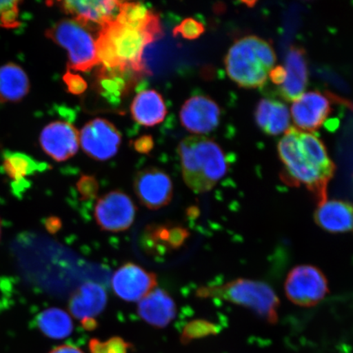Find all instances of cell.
Wrapping results in <instances>:
<instances>
[{
  "label": "cell",
  "mask_w": 353,
  "mask_h": 353,
  "mask_svg": "<svg viewBox=\"0 0 353 353\" xmlns=\"http://www.w3.org/2000/svg\"><path fill=\"white\" fill-rule=\"evenodd\" d=\"M178 153L184 182L195 193L211 191L228 170L223 149L205 136L192 135L181 141Z\"/></svg>",
  "instance_id": "2"
},
{
  "label": "cell",
  "mask_w": 353,
  "mask_h": 353,
  "mask_svg": "<svg viewBox=\"0 0 353 353\" xmlns=\"http://www.w3.org/2000/svg\"><path fill=\"white\" fill-rule=\"evenodd\" d=\"M63 81L68 87L70 94L74 95L82 94L87 90V82L79 74L70 72H65L63 76Z\"/></svg>",
  "instance_id": "32"
},
{
  "label": "cell",
  "mask_w": 353,
  "mask_h": 353,
  "mask_svg": "<svg viewBox=\"0 0 353 353\" xmlns=\"http://www.w3.org/2000/svg\"><path fill=\"white\" fill-rule=\"evenodd\" d=\"M77 187L83 200H92L98 196L99 184L94 176H81L77 183Z\"/></svg>",
  "instance_id": "31"
},
{
  "label": "cell",
  "mask_w": 353,
  "mask_h": 353,
  "mask_svg": "<svg viewBox=\"0 0 353 353\" xmlns=\"http://www.w3.org/2000/svg\"><path fill=\"white\" fill-rule=\"evenodd\" d=\"M154 144L152 136L144 135L135 140L134 147L136 151L141 154H148L152 151Z\"/></svg>",
  "instance_id": "33"
},
{
  "label": "cell",
  "mask_w": 353,
  "mask_h": 353,
  "mask_svg": "<svg viewBox=\"0 0 353 353\" xmlns=\"http://www.w3.org/2000/svg\"><path fill=\"white\" fill-rule=\"evenodd\" d=\"M138 314L153 327L165 328L175 319L176 303L165 290L154 289L140 300Z\"/></svg>",
  "instance_id": "19"
},
{
  "label": "cell",
  "mask_w": 353,
  "mask_h": 353,
  "mask_svg": "<svg viewBox=\"0 0 353 353\" xmlns=\"http://www.w3.org/2000/svg\"><path fill=\"white\" fill-rule=\"evenodd\" d=\"M315 223L330 233L353 232V204L343 200H325L317 205Z\"/></svg>",
  "instance_id": "20"
},
{
  "label": "cell",
  "mask_w": 353,
  "mask_h": 353,
  "mask_svg": "<svg viewBox=\"0 0 353 353\" xmlns=\"http://www.w3.org/2000/svg\"><path fill=\"white\" fill-rule=\"evenodd\" d=\"M130 344L120 337H113L105 342L92 339L90 343L92 353H127Z\"/></svg>",
  "instance_id": "28"
},
{
  "label": "cell",
  "mask_w": 353,
  "mask_h": 353,
  "mask_svg": "<svg viewBox=\"0 0 353 353\" xmlns=\"http://www.w3.org/2000/svg\"><path fill=\"white\" fill-rule=\"evenodd\" d=\"M219 332V327L212 322L205 320H196L189 322L183 331L184 341L208 336Z\"/></svg>",
  "instance_id": "27"
},
{
  "label": "cell",
  "mask_w": 353,
  "mask_h": 353,
  "mask_svg": "<svg viewBox=\"0 0 353 353\" xmlns=\"http://www.w3.org/2000/svg\"><path fill=\"white\" fill-rule=\"evenodd\" d=\"M277 150L287 182L293 186L303 185L317 204L327 200L335 165L322 141L311 132L290 127L278 143Z\"/></svg>",
  "instance_id": "1"
},
{
  "label": "cell",
  "mask_w": 353,
  "mask_h": 353,
  "mask_svg": "<svg viewBox=\"0 0 353 353\" xmlns=\"http://www.w3.org/2000/svg\"><path fill=\"white\" fill-rule=\"evenodd\" d=\"M255 122L264 134L276 136L290 129L288 108L280 101L264 99L255 109Z\"/></svg>",
  "instance_id": "22"
},
{
  "label": "cell",
  "mask_w": 353,
  "mask_h": 353,
  "mask_svg": "<svg viewBox=\"0 0 353 353\" xmlns=\"http://www.w3.org/2000/svg\"><path fill=\"white\" fill-rule=\"evenodd\" d=\"M330 112L329 99L316 91L306 92L291 108L294 123L304 132L319 130Z\"/></svg>",
  "instance_id": "15"
},
{
  "label": "cell",
  "mask_w": 353,
  "mask_h": 353,
  "mask_svg": "<svg viewBox=\"0 0 353 353\" xmlns=\"http://www.w3.org/2000/svg\"><path fill=\"white\" fill-rule=\"evenodd\" d=\"M121 143L120 131L105 119L97 118L88 122L79 132V145L83 151L96 161H105L116 156Z\"/></svg>",
  "instance_id": "9"
},
{
  "label": "cell",
  "mask_w": 353,
  "mask_h": 353,
  "mask_svg": "<svg viewBox=\"0 0 353 353\" xmlns=\"http://www.w3.org/2000/svg\"><path fill=\"white\" fill-rule=\"evenodd\" d=\"M28 74L21 65L8 63L0 65V103H17L30 91Z\"/></svg>",
  "instance_id": "25"
},
{
  "label": "cell",
  "mask_w": 353,
  "mask_h": 353,
  "mask_svg": "<svg viewBox=\"0 0 353 353\" xmlns=\"http://www.w3.org/2000/svg\"><path fill=\"white\" fill-rule=\"evenodd\" d=\"M221 110L215 101L204 95L192 97L180 110V121L188 131L201 135L214 131L219 125Z\"/></svg>",
  "instance_id": "13"
},
{
  "label": "cell",
  "mask_w": 353,
  "mask_h": 353,
  "mask_svg": "<svg viewBox=\"0 0 353 353\" xmlns=\"http://www.w3.org/2000/svg\"><path fill=\"white\" fill-rule=\"evenodd\" d=\"M2 236V221L1 219H0V240H1Z\"/></svg>",
  "instance_id": "38"
},
{
  "label": "cell",
  "mask_w": 353,
  "mask_h": 353,
  "mask_svg": "<svg viewBox=\"0 0 353 353\" xmlns=\"http://www.w3.org/2000/svg\"><path fill=\"white\" fill-rule=\"evenodd\" d=\"M35 324L43 335L56 341L69 337L74 330L72 317L59 307L44 309L37 316Z\"/></svg>",
  "instance_id": "26"
},
{
  "label": "cell",
  "mask_w": 353,
  "mask_h": 353,
  "mask_svg": "<svg viewBox=\"0 0 353 353\" xmlns=\"http://www.w3.org/2000/svg\"><path fill=\"white\" fill-rule=\"evenodd\" d=\"M108 300L103 286L88 281L79 286L70 296L68 308L70 314L79 321L95 319L105 310Z\"/></svg>",
  "instance_id": "17"
},
{
  "label": "cell",
  "mask_w": 353,
  "mask_h": 353,
  "mask_svg": "<svg viewBox=\"0 0 353 353\" xmlns=\"http://www.w3.org/2000/svg\"><path fill=\"white\" fill-rule=\"evenodd\" d=\"M136 206L126 193L114 190L101 196L96 203L94 217L101 230L127 231L134 222Z\"/></svg>",
  "instance_id": "8"
},
{
  "label": "cell",
  "mask_w": 353,
  "mask_h": 353,
  "mask_svg": "<svg viewBox=\"0 0 353 353\" xmlns=\"http://www.w3.org/2000/svg\"><path fill=\"white\" fill-rule=\"evenodd\" d=\"M2 170L8 179L12 181V187L19 193L28 188V176L46 170L44 163H39L21 152H7L3 154Z\"/></svg>",
  "instance_id": "24"
},
{
  "label": "cell",
  "mask_w": 353,
  "mask_h": 353,
  "mask_svg": "<svg viewBox=\"0 0 353 353\" xmlns=\"http://www.w3.org/2000/svg\"><path fill=\"white\" fill-rule=\"evenodd\" d=\"M90 30L72 19L57 21L46 30L47 38L68 52L69 68L74 72H88L99 64L97 42Z\"/></svg>",
  "instance_id": "6"
},
{
  "label": "cell",
  "mask_w": 353,
  "mask_h": 353,
  "mask_svg": "<svg viewBox=\"0 0 353 353\" xmlns=\"http://www.w3.org/2000/svg\"><path fill=\"white\" fill-rule=\"evenodd\" d=\"M48 353H85L81 348L72 345V344H63V345L57 346Z\"/></svg>",
  "instance_id": "36"
},
{
  "label": "cell",
  "mask_w": 353,
  "mask_h": 353,
  "mask_svg": "<svg viewBox=\"0 0 353 353\" xmlns=\"http://www.w3.org/2000/svg\"><path fill=\"white\" fill-rule=\"evenodd\" d=\"M189 236V231L182 225L174 223H153L144 229L142 244L145 252L163 255L180 249Z\"/></svg>",
  "instance_id": "16"
},
{
  "label": "cell",
  "mask_w": 353,
  "mask_h": 353,
  "mask_svg": "<svg viewBox=\"0 0 353 353\" xmlns=\"http://www.w3.org/2000/svg\"><path fill=\"white\" fill-rule=\"evenodd\" d=\"M44 225H46V228L48 232L55 234L59 232L61 228V221L59 218L52 216V217L46 219Z\"/></svg>",
  "instance_id": "35"
},
{
  "label": "cell",
  "mask_w": 353,
  "mask_h": 353,
  "mask_svg": "<svg viewBox=\"0 0 353 353\" xmlns=\"http://www.w3.org/2000/svg\"><path fill=\"white\" fill-rule=\"evenodd\" d=\"M157 285V275L134 263L122 265L112 278L114 293L127 302H139Z\"/></svg>",
  "instance_id": "11"
},
{
  "label": "cell",
  "mask_w": 353,
  "mask_h": 353,
  "mask_svg": "<svg viewBox=\"0 0 353 353\" xmlns=\"http://www.w3.org/2000/svg\"><path fill=\"white\" fill-rule=\"evenodd\" d=\"M153 41L150 35L114 19L100 30L96 41L97 57L105 68L143 72L144 50Z\"/></svg>",
  "instance_id": "4"
},
{
  "label": "cell",
  "mask_w": 353,
  "mask_h": 353,
  "mask_svg": "<svg viewBox=\"0 0 353 353\" xmlns=\"http://www.w3.org/2000/svg\"><path fill=\"white\" fill-rule=\"evenodd\" d=\"M134 189L141 204L152 210L164 208L174 196V185L170 175L157 167L137 172Z\"/></svg>",
  "instance_id": "10"
},
{
  "label": "cell",
  "mask_w": 353,
  "mask_h": 353,
  "mask_svg": "<svg viewBox=\"0 0 353 353\" xmlns=\"http://www.w3.org/2000/svg\"><path fill=\"white\" fill-rule=\"evenodd\" d=\"M116 21L127 28L150 35L154 41L162 35L158 16L141 3L121 2Z\"/></svg>",
  "instance_id": "21"
},
{
  "label": "cell",
  "mask_w": 353,
  "mask_h": 353,
  "mask_svg": "<svg viewBox=\"0 0 353 353\" xmlns=\"http://www.w3.org/2000/svg\"><path fill=\"white\" fill-rule=\"evenodd\" d=\"M201 299H216L250 309L269 324L279 319L280 299L263 281L238 278L220 285L202 286L196 290Z\"/></svg>",
  "instance_id": "5"
},
{
  "label": "cell",
  "mask_w": 353,
  "mask_h": 353,
  "mask_svg": "<svg viewBox=\"0 0 353 353\" xmlns=\"http://www.w3.org/2000/svg\"><path fill=\"white\" fill-rule=\"evenodd\" d=\"M286 78L279 91L282 99L295 101L301 98L306 90L308 72L306 52L302 48L292 46L285 59Z\"/></svg>",
  "instance_id": "18"
},
{
  "label": "cell",
  "mask_w": 353,
  "mask_h": 353,
  "mask_svg": "<svg viewBox=\"0 0 353 353\" xmlns=\"http://www.w3.org/2000/svg\"><path fill=\"white\" fill-rule=\"evenodd\" d=\"M134 120L141 125L152 127L165 120L167 108L162 96L156 90H148L137 94L131 104Z\"/></svg>",
  "instance_id": "23"
},
{
  "label": "cell",
  "mask_w": 353,
  "mask_h": 353,
  "mask_svg": "<svg viewBox=\"0 0 353 353\" xmlns=\"http://www.w3.org/2000/svg\"><path fill=\"white\" fill-rule=\"evenodd\" d=\"M268 78L271 79V81L274 83L275 85L281 86L283 85L286 78V70L284 66H275V68L271 70L270 74H269Z\"/></svg>",
  "instance_id": "34"
},
{
  "label": "cell",
  "mask_w": 353,
  "mask_h": 353,
  "mask_svg": "<svg viewBox=\"0 0 353 353\" xmlns=\"http://www.w3.org/2000/svg\"><path fill=\"white\" fill-rule=\"evenodd\" d=\"M39 143L48 157L57 162H63L77 153L79 132L72 123L54 121L43 128Z\"/></svg>",
  "instance_id": "12"
},
{
  "label": "cell",
  "mask_w": 353,
  "mask_h": 353,
  "mask_svg": "<svg viewBox=\"0 0 353 353\" xmlns=\"http://www.w3.org/2000/svg\"><path fill=\"white\" fill-rule=\"evenodd\" d=\"M83 327L86 330H94L98 325L95 319H86L81 321Z\"/></svg>",
  "instance_id": "37"
},
{
  "label": "cell",
  "mask_w": 353,
  "mask_h": 353,
  "mask_svg": "<svg viewBox=\"0 0 353 353\" xmlns=\"http://www.w3.org/2000/svg\"><path fill=\"white\" fill-rule=\"evenodd\" d=\"M19 1H0V28H14L19 25Z\"/></svg>",
  "instance_id": "30"
},
{
  "label": "cell",
  "mask_w": 353,
  "mask_h": 353,
  "mask_svg": "<svg viewBox=\"0 0 353 353\" xmlns=\"http://www.w3.org/2000/svg\"><path fill=\"white\" fill-rule=\"evenodd\" d=\"M285 292L295 305L314 307L329 293L327 278L320 268L313 265H298L287 275Z\"/></svg>",
  "instance_id": "7"
},
{
  "label": "cell",
  "mask_w": 353,
  "mask_h": 353,
  "mask_svg": "<svg viewBox=\"0 0 353 353\" xmlns=\"http://www.w3.org/2000/svg\"><path fill=\"white\" fill-rule=\"evenodd\" d=\"M276 61L270 43L256 35H248L232 44L224 63L228 76L238 86L256 88L267 82Z\"/></svg>",
  "instance_id": "3"
},
{
  "label": "cell",
  "mask_w": 353,
  "mask_h": 353,
  "mask_svg": "<svg viewBox=\"0 0 353 353\" xmlns=\"http://www.w3.org/2000/svg\"><path fill=\"white\" fill-rule=\"evenodd\" d=\"M205 26L202 22L189 17L184 19L174 29V35H180L185 39H196L205 32Z\"/></svg>",
  "instance_id": "29"
},
{
  "label": "cell",
  "mask_w": 353,
  "mask_h": 353,
  "mask_svg": "<svg viewBox=\"0 0 353 353\" xmlns=\"http://www.w3.org/2000/svg\"><path fill=\"white\" fill-rule=\"evenodd\" d=\"M121 3L113 0H66L60 3V8L88 28L99 26L101 30L114 20V12L119 10Z\"/></svg>",
  "instance_id": "14"
}]
</instances>
